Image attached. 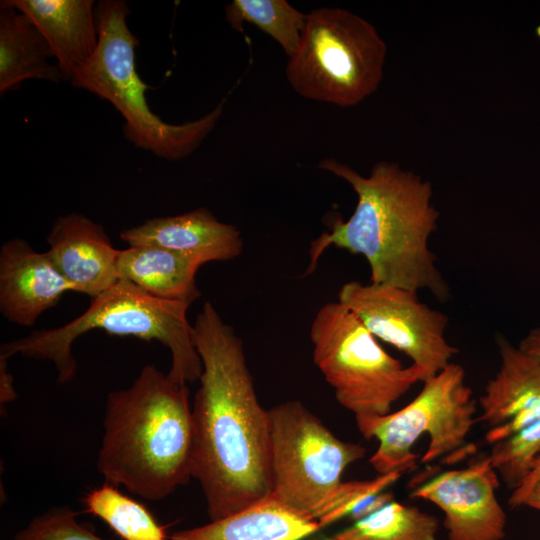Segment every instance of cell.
Wrapping results in <instances>:
<instances>
[{
  "instance_id": "6da1fadb",
  "label": "cell",
  "mask_w": 540,
  "mask_h": 540,
  "mask_svg": "<svg viewBox=\"0 0 540 540\" xmlns=\"http://www.w3.org/2000/svg\"><path fill=\"white\" fill-rule=\"evenodd\" d=\"M192 329L202 373L192 405L191 475L213 521L272 493L269 415L242 340L212 303L203 304Z\"/></svg>"
},
{
  "instance_id": "7a4b0ae2",
  "label": "cell",
  "mask_w": 540,
  "mask_h": 540,
  "mask_svg": "<svg viewBox=\"0 0 540 540\" xmlns=\"http://www.w3.org/2000/svg\"><path fill=\"white\" fill-rule=\"evenodd\" d=\"M318 167L346 181L357 204L347 220H336L311 242L304 275L314 272L324 251L334 246L362 255L371 283L427 290L446 301L449 286L429 248L440 215L431 183L387 161L374 164L368 176L334 158L322 159Z\"/></svg>"
},
{
  "instance_id": "3957f363",
  "label": "cell",
  "mask_w": 540,
  "mask_h": 540,
  "mask_svg": "<svg viewBox=\"0 0 540 540\" xmlns=\"http://www.w3.org/2000/svg\"><path fill=\"white\" fill-rule=\"evenodd\" d=\"M103 428L96 465L105 483L157 501L192 478L189 390L155 365L108 394Z\"/></svg>"
},
{
  "instance_id": "277c9868",
  "label": "cell",
  "mask_w": 540,
  "mask_h": 540,
  "mask_svg": "<svg viewBox=\"0 0 540 540\" xmlns=\"http://www.w3.org/2000/svg\"><path fill=\"white\" fill-rule=\"evenodd\" d=\"M190 305L153 297L126 280H118L92 298L88 309L69 323L3 343L0 358L8 360L21 354L51 361L57 370V382L65 384L77 371L72 355L74 341L90 330L102 329L113 335L160 342L171 355L168 376L179 383L194 382L201 376L202 362L187 319Z\"/></svg>"
},
{
  "instance_id": "5b68a950",
  "label": "cell",
  "mask_w": 540,
  "mask_h": 540,
  "mask_svg": "<svg viewBox=\"0 0 540 540\" xmlns=\"http://www.w3.org/2000/svg\"><path fill=\"white\" fill-rule=\"evenodd\" d=\"M131 10L125 1L96 4L98 46L90 60L77 69L70 82L110 102L124 119L123 133L133 145L167 160L191 155L220 119L224 101L197 120L164 122L153 113L145 92L150 88L137 73L135 49L139 40L130 31Z\"/></svg>"
},
{
  "instance_id": "8992f818",
  "label": "cell",
  "mask_w": 540,
  "mask_h": 540,
  "mask_svg": "<svg viewBox=\"0 0 540 540\" xmlns=\"http://www.w3.org/2000/svg\"><path fill=\"white\" fill-rule=\"evenodd\" d=\"M309 336L314 364L338 403L354 415L357 428L390 413L396 401L428 378L420 367L388 354L339 301L319 308Z\"/></svg>"
},
{
  "instance_id": "52a82bcc",
  "label": "cell",
  "mask_w": 540,
  "mask_h": 540,
  "mask_svg": "<svg viewBox=\"0 0 540 540\" xmlns=\"http://www.w3.org/2000/svg\"><path fill=\"white\" fill-rule=\"evenodd\" d=\"M386 54L385 41L369 21L342 8L322 7L307 13L285 74L303 98L352 107L378 89Z\"/></svg>"
},
{
  "instance_id": "ba28073f",
  "label": "cell",
  "mask_w": 540,
  "mask_h": 540,
  "mask_svg": "<svg viewBox=\"0 0 540 540\" xmlns=\"http://www.w3.org/2000/svg\"><path fill=\"white\" fill-rule=\"evenodd\" d=\"M419 393L401 409L368 421L358 428L375 438L377 449L369 462L380 474L411 470L417 455L412 448L426 435L428 446L421 463L431 464L447 456L463 458L467 438L477 421V403L460 364L451 362L423 382Z\"/></svg>"
},
{
  "instance_id": "9c48e42d",
  "label": "cell",
  "mask_w": 540,
  "mask_h": 540,
  "mask_svg": "<svg viewBox=\"0 0 540 540\" xmlns=\"http://www.w3.org/2000/svg\"><path fill=\"white\" fill-rule=\"evenodd\" d=\"M268 415L271 494L316 520L342 484L345 469L366 449L336 437L298 400L280 403Z\"/></svg>"
},
{
  "instance_id": "30bf717a",
  "label": "cell",
  "mask_w": 540,
  "mask_h": 540,
  "mask_svg": "<svg viewBox=\"0 0 540 540\" xmlns=\"http://www.w3.org/2000/svg\"><path fill=\"white\" fill-rule=\"evenodd\" d=\"M338 301L373 336L404 353L428 378L450 364L458 352L445 336L448 316L421 302L417 291L349 281L341 286Z\"/></svg>"
},
{
  "instance_id": "8fae6325",
  "label": "cell",
  "mask_w": 540,
  "mask_h": 540,
  "mask_svg": "<svg viewBox=\"0 0 540 540\" xmlns=\"http://www.w3.org/2000/svg\"><path fill=\"white\" fill-rule=\"evenodd\" d=\"M499 476L488 455L446 470L414 488L411 497L437 506L448 540H502L506 514L498 498Z\"/></svg>"
},
{
  "instance_id": "7c38bea8",
  "label": "cell",
  "mask_w": 540,
  "mask_h": 540,
  "mask_svg": "<svg viewBox=\"0 0 540 540\" xmlns=\"http://www.w3.org/2000/svg\"><path fill=\"white\" fill-rule=\"evenodd\" d=\"M499 367L479 399L477 420L489 445L540 422V360L497 338Z\"/></svg>"
},
{
  "instance_id": "4fadbf2b",
  "label": "cell",
  "mask_w": 540,
  "mask_h": 540,
  "mask_svg": "<svg viewBox=\"0 0 540 540\" xmlns=\"http://www.w3.org/2000/svg\"><path fill=\"white\" fill-rule=\"evenodd\" d=\"M46 241L51 261L74 291L92 299L119 280L120 250L112 246L103 226L85 215L73 212L58 217Z\"/></svg>"
},
{
  "instance_id": "5bb4252c",
  "label": "cell",
  "mask_w": 540,
  "mask_h": 540,
  "mask_svg": "<svg viewBox=\"0 0 540 540\" xmlns=\"http://www.w3.org/2000/svg\"><path fill=\"white\" fill-rule=\"evenodd\" d=\"M74 287L58 272L47 251L37 252L21 238L0 249V312L10 322L32 326Z\"/></svg>"
},
{
  "instance_id": "9a60e30c",
  "label": "cell",
  "mask_w": 540,
  "mask_h": 540,
  "mask_svg": "<svg viewBox=\"0 0 540 540\" xmlns=\"http://www.w3.org/2000/svg\"><path fill=\"white\" fill-rule=\"evenodd\" d=\"M120 238L130 247H163L196 256L203 264L233 260L243 250L240 230L219 221L205 207L148 219L139 226L123 230Z\"/></svg>"
},
{
  "instance_id": "2e32d148",
  "label": "cell",
  "mask_w": 540,
  "mask_h": 540,
  "mask_svg": "<svg viewBox=\"0 0 540 540\" xmlns=\"http://www.w3.org/2000/svg\"><path fill=\"white\" fill-rule=\"evenodd\" d=\"M8 1L40 30L66 80L95 53L98 30L93 0Z\"/></svg>"
},
{
  "instance_id": "e0dca14e",
  "label": "cell",
  "mask_w": 540,
  "mask_h": 540,
  "mask_svg": "<svg viewBox=\"0 0 540 540\" xmlns=\"http://www.w3.org/2000/svg\"><path fill=\"white\" fill-rule=\"evenodd\" d=\"M321 529L310 514L270 494L227 517L176 531L170 540H309Z\"/></svg>"
},
{
  "instance_id": "ac0fdd59",
  "label": "cell",
  "mask_w": 540,
  "mask_h": 540,
  "mask_svg": "<svg viewBox=\"0 0 540 540\" xmlns=\"http://www.w3.org/2000/svg\"><path fill=\"white\" fill-rule=\"evenodd\" d=\"M203 262L196 256L150 245L120 250L119 280H126L149 295L191 304L201 296L196 274Z\"/></svg>"
},
{
  "instance_id": "d6986e66",
  "label": "cell",
  "mask_w": 540,
  "mask_h": 540,
  "mask_svg": "<svg viewBox=\"0 0 540 540\" xmlns=\"http://www.w3.org/2000/svg\"><path fill=\"white\" fill-rule=\"evenodd\" d=\"M54 58L52 49L24 13L8 0L0 2V92L15 89L29 79L54 83L66 78Z\"/></svg>"
},
{
  "instance_id": "ffe728a7",
  "label": "cell",
  "mask_w": 540,
  "mask_h": 540,
  "mask_svg": "<svg viewBox=\"0 0 540 540\" xmlns=\"http://www.w3.org/2000/svg\"><path fill=\"white\" fill-rule=\"evenodd\" d=\"M437 531L435 516L388 499L329 540H436Z\"/></svg>"
},
{
  "instance_id": "44dd1931",
  "label": "cell",
  "mask_w": 540,
  "mask_h": 540,
  "mask_svg": "<svg viewBox=\"0 0 540 540\" xmlns=\"http://www.w3.org/2000/svg\"><path fill=\"white\" fill-rule=\"evenodd\" d=\"M86 512L98 517L122 540H170L166 527L140 502L105 483L83 499Z\"/></svg>"
},
{
  "instance_id": "7402d4cb",
  "label": "cell",
  "mask_w": 540,
  "mask_h": 540,
  "mask_svg": "<svg viewBox=\"0 0 540 540\" xmlns=\"http://www.w3.org/2000/svg\"><path fill=\"white\" fill-rule=\"evenodd\" d=\"M307 14L286 0H233L225 8V19L236 31L244 22L255 25L274 39L288 57L297 50Z\"/></svg>"
},
{
  "instance_id": "603a6c76",
  "label": "cell",
  "mask_w": 540,
  "mask_h": 540,
  "mask_svg": "<svg viewBox=\"0 0 540 540\" xmlns=\"http://www.w3.org/2000/svg\"><path fill=\"white\" fill-rule=\"evenodd\" d=\"M540 455V422L491 445L488 455L500 479L512 489L519 487Z\"/></svg>"
},
{
  "instance_id": "cb8c5ba5",
  "label": "cell",
  "mask_w": 540,
  "mask_h": 540,
  "mask_svg": "<svg viewBox=\"0 0 540 540\" xmlns=\"http://www.w3.org/2000/svg\"><path fill=\"white\" fill-rule=\"evenodd\" d=\"M401 474H380L371 480L342 482L332 498L316 517L321 528L356 512L366 502L377 498L388 486L395 483Z\"/></svg>"
},
{
  "instance_id": "d4e9b609",
  "label": "cell",
  "mask_w": 540,
  "mask_h": 540,
  "mask_svg": "<svg viewBox=\"0 0 540 540\" xmlns=\"http://www.w3.org/2000/svg\"><path fill=\"white\" fill-rule=\"evenodd\" d=\"M13 540H107L80 522L70 507L52 508L34 517Z\"/></svg>"
},
{
  "instance_id": "484cf974",
  "label": "cell",
  "mask_w": 540,
  "mask_h": 540,
  "mask_svg": "<svg viewBox=\"0 0 540 540\" xmlns=\"http://www.w3.org/2000/svg\"><path fill=\"white\" fill-rule=\"evenodd\" d=\"M540 479V455L535 460L532 469L522 484L514 489L508 499L511 507H520L521 502L532 485Z\"/></svg>"
},
{
  "instance_id": "4316f807",
  "label": "cell",
  "mask_w": 540,
  "mask_h": 540,
  "mask_svg": "<svg viewBox=\"0 0 540 540\" xmlns=\"http://www.w3.org/2000/svg\"><path fill=\"white\" fill-rule=\"evenodd\" d=\"M16 398L13 377L7 370V360L0 358V402L9 403Z\"/></svg>"
},
{
  "instance_id": "83f0119b",
  "label": "cell",
  "mask_w": 540,
  "mask_h": 540,
  "mask_svg": "<svg viewBox=\"0 0 540 540\" xmlns=\"http://www.w3.org/2000/svg\"><path fill=\"white\" fill-rule=\"evenodd\" d=\"M518 347L530 356L540 360V326L531 329L519 342Z\"/></svg>"
},
{
  "instance_id": "f1b7e54d",
  "label": "cell",
  "mask_w": 540,
  "mask_h": 540,
  "mask_svg": "<svg viewBox=\"0 0 540 540\" xmlns=\"http://www.w3.org/2000/svg\"><path fill=\"white\" fill-rule=\"evenodd\" d=\"M521 506H527L540 511V479L529 489L521 502Z\"/></svg>"
}]
</instances>
